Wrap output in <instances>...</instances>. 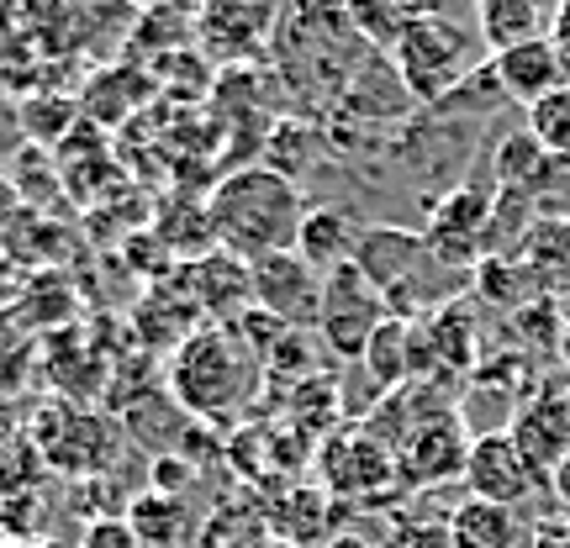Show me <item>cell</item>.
<instances>
[{
  "label": "cell",
  "instance_id": "19",
  "mask_svg": "<svg viewBox=\"0 0 570 548\" xmlns=\"http://www.w3.org/2000/svg\"><path fill=\"white\" fill-rule=\"evenodd\" d=\"M554 153H544L539 148V138H533L529 127H518L512 138H502V148H497V180H502V190H518V196H529L533 190H544V185L554 180Z\"/></svg>",
  "mask_w": 570,
  "mask_h": 548
},
{
  "label": "cell",
  "instance_id": "3",
  "mask_svg": "<svg viewBox=\"0 0 570 548\" xmlns=\"http://www.w3.org/2000/svg\"><path fill=\"white\" fill-rule=\"evenodd\" d=\"M391 63H396L402 90L423 106H444L481 69L475 63V38L454 17H439V11L412 21L402 32V42L391 48Z\"/></svg>",
  "mask_w": 570,
  "mask_h": 548
},
{
  "label": "cell",
  "instance_id": "15",
  "mask_svg": "<svg viewBox=\"0 0 570 548\" xmlns=\"http://www.w3.org/2000/svg\"><path fill=\"white\" fill-rule=\"evenodd\" d=\"M449 544L454 548H529V528L512 507H491V501H460L449 511Z\"/></svg>",
  "mask_w": 570,
  "mask_h": 548
},
{
  "label": "cell",
  "instance_id": "24",
  "mask_svg": "<svg viewBox=\"0 0 570 548\" xmlns=\"http://www.w3.org/2000/svg\"><path fill=\"white\" fill-rule=\"evenodd\" d=\"M80 548H148V544L132 532V522H127V517H96V522L85 528Z\"/></svg>",
  "mask_w": 570,
  "mask_h": 548
},
{
  "label": "cell",
  "instance_id": "27",
  "mask_svg": "<svg viewBox=\"0 0 570 548\" xmlns=\"http://www.w3.org/2000/svg\"><path fill=\"white\" fill-rule=\"evenodd\" d=\"M550 501L560 511H570V448H566V459L550 469Z\"/></svg>",
  "mask_w": 570,
  "mask_h": 548
},
{
  "label": "cell",
  "instance_id": "5",
  "mask_svg": "<svg viewBox=\"0 0 570 548\" xmlns=\"http://www.w3.org/2000/svg\"><path fill=\"white\" fill-rule=\"evenodd\" d=\"M470 427L454 411H439V417H423L412 427L402 448H396V475L407 486H444V480H465V465H470Z\"/></svg>",
  "mask_w": 570,
  "mask_h": 548
},
{
  "label": "cell",
  "instance_id": "1",
  "mask_svg": "<svg viewBox=\"0 0 570 548\" xmlns=\"http://www.w3.org/2000/svg\"><path fill=\"white\" fill-rule=\"evenodd\" d=\"M302 217L306 201L291 180H281L265 163H244V169H227L223 180L212 185L206 196V222H212V243L259 265L269 253H291L302 238Z\"/></svg>",
  "mask_w": 570,
  "mask_h": 548
},
{
  "label": "cell",
  "instance_id": "28",
  "mask_svg": "<svg viewBox=\"0 0 570 548\" xmlns=\"http://www.w3.org/2000/svg\"><path fill=\"white\" fill-rule=\"evenodd\" d=\"M323 548H375V544H370V538H360V532H333Z\"/></svg>",
  "mask_w": 570,
  "mask_h": 548
},
{
  "label": "cell",
  "instance_id": "9",
  "mask_svg": "<svg viewBox=\"0 0 570 548\" xmlns=\"http://www.w3.org/2000/svg\"><path fill=\"white\" fill-rule=\"evenodd\" d=\"M180 285L212 327H233L254 311V280H248V265L244 259H233V253H223V248L196 253V259L180 269Z\"/></svg>",
  "mask_w": 570,
  "mask_h": 548
},
{
  "label": "cell",
  "instance_id": "6",
  "mask_svg": "<svg viewBox=\"0 0 570 548\" xmlns=\"http://www.w3.org/2000/svg\"><path fill=\"white\" fill-rule=\"evenodd\" d=\"M487 227H491V196H481L475 185H460V190H449L444 201L433 206L423 243L444 269L475 275V265L487 259Z\"/></svg>",
  "mask_w": 570,
  "mask_h": 548
},
{
  "label": "cell",
  "instance_id": "17",
  "mask_svg": "<svg viewBox=\"0 0 570 548\" xmlns=\"http://www.w3.org/2000/svg\"><path fill=\"white\" fill-rule=\"evenodd\" d=\"M523 269L544 296H566L570 290V217H539L533 232L518 248Z\"/></svg>",
  "mask_w": 570,
  "mask_h": 548
},
{
  "label": "cell",
  "instance_id": "23",
  "mask_svg": "<svg viewBox=\"0 0 570 548\" xmlns=\"http://www.w3.org/2000/svg\"><path fill=\"white\" fill-rule=\"evenodd\" d=\"M75 117H80V101H63V96H42V101L21 106V127H27V138H38V142L69 138Z\"/></svg>",
  "mask_w": 570,
  "mask_h": 548
},
{
  "label": "cell",
  "instance_id": "31",
  "mask_svg": "<svg viewBox=\"0 0 570 548\" xmlns=\"http://www.w3.org/2000/svg\"><path fill=\"white\" fill-rule=\"evenodd\" d=\"M212 548H254V544H244V538H238V544H212Z\"/></svg>",
  "mask_w": 570,
  "mask_h": 548
},
{
  "label": "cell",
  "instance_id": "10",
  "mask_svg": "<svg viewBox=\"0 0 570 548\" xmlns=\"http://www.w3.org/2000/svg\"><path fill=\"white\" fill-rule=\"evenodd\" d=\"M323 465H327V486L338 490V496H386L402 475H396V454L381 448L375 438L365 432H344V438H333L323 448Z\"/></svg>",
  "mask_w": 570,
  "mask_h": 548
},
{
  "label": "cell",
  "instance_id": "13",
  "mask_svg": "<svg viewBox=\"0 0 570 548\" xmlns=\"http://www.w3.org/2000/svg\"><path fill=\"white\" fill-rule=\"evenodd\" d=\"M491 74H497V84H502V96H508V101H518L523 111H529L533 101H544L550 90L570 84L550 38L518 42V48H508V53H497V59H491Z\"/></svg>",
  "mask_w": 570,
  "mask_h": 548
},
{
  "label": "cell",
  "instance_id": "7",
  "mask_svg": "<svg viewBox=\"0 0 570 548\" xmlns=\"http://www.w3.org/2000/svg\"><path fill=\"white\" fill-rule=\"evenodd\" d=\"M248 280H254V306L275 317V322L296 327V332H317V306H323V275L306 265L302 253H269L259 265H248Z\"/></svg>",
  "mask_w": 570,
  "mask_h": 548
},
{
  "label": "cell",
  "instance_id": "4",
  "mask_svg": "<svg viewBox=\"0 0 570 548\" xmlns=\"http://www.w3.org/2000/svg\"><path fill=\"white\" fill-rule=\"evenodd\" d=\"M391 311L381 301V290L360 275L354 265L323 275V306H317V338L333 359L344 365H360L365 343L375 338V327L386 322Z\"/></svg>",
  "mask_w": 570,
  "mask_h": 548
},
{
  "label": "cell",
  "instance_id": "16",
  "mask_svg": "<svg viewBox=\"0 0 570 548\" xmlns=\"http://www.w3.org/2000/svg\"><path fill=\"white\" fill-rule=\"evenodd\" d=\"M550 21H554V11L533 6V0H481L475 6V32H481L491 59L518 48V42L550 38Z\"/></svg>",
  "mask_w": 570,
  "mask_h": 548
},
{
  "label": "cell",
  "instance_id": "20",
  "mask_svg": "<svg viewBox=\"0 0 570 548\" xmlns=\"http://www.w3.org/2000/svg\"><path fill=\"white\" fill-rule=\"evenodd\" d=\"M127 522L148 548H180L185 544V507L180 496H142L138 507L127 511Z\"/></svg>",
  "mask_w": 570,
  "mask_h": 548
},
{
  "label": "cell",
  "instance_id": "2",
  "mask_svg": "<svg viewBox=\"0 0 570 548\" xmlns=\"http://www.w3.org/2000/svg\"><path fill=\"white\" fill-rule=\"evenodd\" d=\"M265 365L254 359V348L233 327H196L175 359H169V396L185 407V417H238L254 401Z\"/></svg>",
  "mask_w": 570,
  "mask_h": 548
},
{
  "label": "cell",
  "instance_id": "25",
  "mask_svg": "<svg viewBox=\"0 0 570 548\" xmlns=\"http://www.w3.org/2000/svg\"><path fill=\"white\" fill-rule=\"evenodd\" d=\"M391 548H454L449 544V517L444 522H407V528H396Z\"/></svg>",
  "mask_w": 570,
  "mask_h": 548
},
{
  "label": "cell",
  "instance_id": "8",
  "mask_svg": "<svg viewBox=\"0 0 570 548\" xmlns=\"http://www.w3.org/2000/svg\"><path fill=\"white\" fill-rule=\"evenodd\" d=\"M465 486L475 501H491V507H529L533 496L544 490L550 496V480L518 454L508 432H487L470 444V465H465Z\"/></svg>",
  "mask_w": 570,
  "mask_h": 548
},
{
  "label": "cell",
  "instance_id": "18",
  "mask_svg": "<svg viewBox=\"0 0 570 548\" xmlns=\"http://www.w3.org/2000/svg\"><path fill=\"white\" fill-rule=\"evenodd\" d=\"M360 369H365V380L381 396L407 390L412 386V322L386 317V322L375 327V338L365 343V353H360Z\"/></svg>",
  "mask_w": 570,
  "mask_h": 548
},
{
  "label": "cell",
  "instance_id": "14",
  "mask_svg": "<svg viewBox=\"0 0 570 548\" xmlns=\"http://www.w3.org/2000/svg\"><path fill=\"white\" fill-rule=\"evenodd\" d=\"M360 232H365V227L354 222L344 206H306L302 238H296V253H302V259L317 269V275H333V269L354 265Z\"/></svg>",
  "mask_w": 570,
  "mask_h": 548
},
{
  "label": "cell",
  "instance_id": "30",
  "mask_svg": "<svg viewBox=\"0 0 570 548\" xmlns=\"http://www.w3.org/2000/svg\"><path fill=\"white\" fill-rule=\"evenodd\" d=\"M254 548H296V544H285V538H275V532H269V538H259Z\"/></svg>",
  "mask_w": 570,
  "mask_h": 548
},
{
  "label": "cell",
  "instance_id": "22",
  "mask_svg": "<svg viewBox=\"0 0 570 548\" xmlns=\"http://www.w3.org/2000/svg\"><path fill=\"white\" fill-rule=\"evenodd\" d=\"M529 132L539 138L544 153H554L560 163L570 159V84H560L544 101L529 106Z\"/></svg>",
  "mask_w": 570,
  "mask_h": 548
},
{
  "label": "cell",
  "instance_id": "12",
  "mask_svg": "<svg viewBox=\"0 0 570 548\" xmlns=\"http://www.w3.org/2000/svg\"><path fill=\"white\" fill-rule=\"evenodd\" d=\"M275 11L269 6H206L202 17H196V42H202V53L223 63H238L248 53H259V42L269 38V27H275Z\"/></svg>",
  "mask_w": 570,
  "mask_h": 548
},
{
  "label": "cell",
  "instance_id": "11",
  "mask_svg": "<svg viewBox=\"0 0 570 548\" xmlns=\"http://www.w3.org/2000/svg\"><path fill=\"white\" fill-rule=\"evenodd\" d=\"M508 438L550 480V469L566 459V448H570V390H544V396L523 401L508 427Z\"/></svg>",
  "mask_w": 570,
  "mask_h": 548
},
{
  "label": "cell",
  "instance_id": "21",
  "mask_svg": "<svg viewBox=\"0 0 570 548\" xmlns=\"http://www.w3.org/2000/svg\"><path fill=\"white\" fill-rule=\"evenodd\" d=\"M417 17H428L423 6H354V11H348V27H354L360 42H375V48L391 53Z\"/></svg>",
  "mask_w": 570,
  "mask_h": 548
},
{
  "label": "cell",
  "instance_id": "29",
  "mask_svg": "<svg viewBox=\"0 0 570 548\" xmlns=\"http://www.w3.org/2000/svg\"><path fill=\"white\" fill-rule=\"evenodd\" d=\"M560 353H566V365H570V311L560 317Z\"/></svg>",
  "mask_w": 570,
  "mask_h": 548
},
{
  "label": "cell",
  "instance_id": "26",
  "mask_svg": "<svg viewBox=\"0 0 570 548\" xmlns=\"http://www.w3.org/2000/svg\"><path fill=\"white\" fill-rule=\"evenodd\" d=\"M550 42H554V53H560V69H566V80H570V6H560V11H554Z\"/></svg>",
  "mask_w": 570,
  "mask_h": 548
}]
</instances>
